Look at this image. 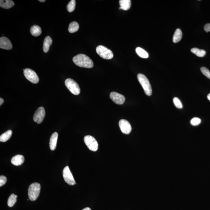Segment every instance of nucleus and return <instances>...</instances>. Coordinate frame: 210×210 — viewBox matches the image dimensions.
<instances>
[{"mask_svg": "<svg viewBox=\"0 0 210 210\" xmlns=\"http://www.w3.org/2000/svg\"><path fill=\"white\" fill-rule=\"evenodd\" d=\"M79 28V25L78 23L76 21H73L70 24L68 27V31L70 33H73L78 31Z\"/></svg>", "mask_w": 210, "mask_h": 210, "instance_id": "22", "label": "nucleus"}, {"mask_svg": "<svg viewBox=\"0 0 210 210\" xmlns=\"http://www.w3.org/2000/svg\"><path fill=\"white\" fill-rule=\"evenodd\" d=\"M12 131L11 130H8L0 136V141L2 142H6L10 139L12 136Z\"/></svg>", "mask_w": 210, "mask_h": 210, "instance_id": "19", "label": "nucleus"}, {"mask_svg": "<svg viewBox=\"0 0 210 210\" xmlns=\"http://www.w3.org/2000/svg\"><path fill=\"white\" fill-rule=\"evenodd\" d=\"M76 3L75 0H72L70 1L67 6V10L68 12H72L75 9Z\"/></svg>", "mask_w": 210, "mask_h": 210, "instance_id": "25", "label": "nucleus"}, {"mask_svg": "<svg viewBox=\"0 0 210 210\" xmlns=\"http://www.w3.org/2000/svg\"><path fill=\"white\" fill-rule=\"evenodd\" d=\"M18 196L13 193L10 196L8 201V205L9 207H12L14 206L17 202V198Z\"/></svg>", "mask_w": 210, "mask_h": 210, "instance_id": "24", "label": "nucleus"}, {"mask_svg": "<svg viewBox=\"0 0 210 210\" xmlns=\"http://www.w3.org/2000/svg\"><path fill=\"white\" fill-rule=\"evenodd\" d=\"M4 102V100L2 98H0V105H2Z\"/></svg>", "mask_w": 210, "mask_h": 210, "instance_id": "31", "label": "nucleus"}, {"mask_svg": "<svg viewBox=\"0 0 210 210\" xmlns=\"http://www.w3.org/2000/svg\"><path fill=\"white\" fill-rule=\"evenodd\" d=\"M39 2H45L46 1L45 0H39Z\"/></svg>", "mask_w": 210, "mask_h": 210, "instance_id": "34", "label": "nucleus"}, {"mask_svg": "<svg viewBox=\"0 0 210 210\" xmlns=\"http://www.w3.org/2000/svg\"><path fill=\"white\" fill-rule=\"evenodd\" d=\"M7 182V178L4 175L0 176V186L1 187L5 185Z\"/></svg>", "mask_w": 210, "mask_h": 210, "instance_id": "29", "label": "nucleus"}, {"mask_svg": "<svg viewBox=\"0 0 210 210\" xmlns=\"http://www.w3.org/2000/svg\"><path fill=\"white\" fill-rule=\"evenodd\" d=\"M119 3L120 7V9L128 10L131 7V0H120Z\"/></svg>", "mask_w": 210, "mask_h": 210, "instance_id": "18", "label": "nucleus"}, {"mask_svg": "<svg viewBox=\"0 0 210 210\" xmlns=\"http://www.w3.org/2000/svg\"><path fill=\"white\" fill-rule=\"evenodd\" d=\"M72 60L76 65L81 68H91L94 66L92 60L84 54H78L74 57Z\"/></svg>", "mask_w": 210, "mask_h": 210, "instance_id": "1", "label": "nucleus"}, {"mask_svg": "<svg viewBox=\"0 0 210 210\" xmlns=\"http://www.w3.org/2000/svg\"><path fill=\"white\" fill-rule=\"evenodd\" d=\"M182 32L181 30L178 28L174 33L173 37V41L174 43H177L181 41L182 38Z\"/></svg>", "mask_w": 210, "mask_h": 210, "instance_id": "20", "label": "nucleus"}, {"mask_svg": "<svg viewBox=\"0 0 210 210\" xmlns=\"http://www.w3.org/2000/svg\"><path fill=\"white\" fill-rule=\"evenodd\" d=\"M207 98H208V99L210 101V94H208V96H207Z\"/></svg>", "mask_w": 210, "mask_h": 210, "instance_id": "33", "label": "nucleus"}, {"mask_svg": "<svg viewBox=\"0 0 210 210\" xmlns=\"http://www.w3.org/2000/svg\"><path fill=\"white\" fill-rule=\"evenodd\" d=\"M110 97L113 102L119 105L123 104L125 100V97L123 95L116 92H111Z\"/></svg>", "mask_w": 210, "mask_h": 210, "instance_id": "11", "label": "nucleus"}, {"mask_svg": "<svg viewBox=\"0 0 210 210\" xmlns=\"http://www.w3.org/2000/svg\"><path fill=\"white\" fill-rule=\"evenodd\" d=\"M137 78L140 84L143 88L146 94L148 96L151 95L152 93V88L148 79L142 74H138L137 76Z\"/></svg>", "mask_w": 210, "mask_h": 210, "instance_id": "2", "label": "nucleus"}, {"mask_svg": "<svg viewBox=\"0 0 210 210\" xmlns=\"http://www.w3.org/2000/svg\"><path fill=\"white\" fill-rule=\"evenodd\" d=\"M41 191L40 184L34 182L30 186L28 189V196L31 201H34L38 198Z\"/></svg>", "mask_w": 210, "mask_h": 210, "instance_id": "3", "label": "nucleus"}, {"mask_svg": "<svg viewBox=\"0 0 210 210\" xmlns=\"http://www.w3.org/2000/svg\"><path fill=\"white\" fill-rule=\"evenodd\" d=\"M15 5L13 1L11 0H1L0 1V6L1 8L8 9L12 8Z\"/></svg>", "mask_w": 210, "mask_h": 210, "instance_id": "15", "label": "nucleus"}, {"mask_svg": "<svg viewBox=\"0 0 210 210\" xmlns=\"http://www.w3.org/2000/svg\"><path fill=\"white\" fill-rule=\"evenodd\" d=\"M24 75L27 79L34 84H37L39 81V78L36 72L30 68L24 69Z\"/></svg>", "mask_w": 210, "mask_h": 210, "instance_id": "7", "label": "nucleus"}, {"mask_svg": "<svg viewBox=\"0 0 210 210\" xmlns=\"http://www.w3.org/2000/svg\"><path fill=\"white\" fill-rule=\"evenodd\" d=\"M25 158L23 155H17L13 157L11 160V162L13 165L19 166L24 163Z\"/></svg>", "mask_w": 210, "mask_h": 210, "instance_id": "14", "label": "nucleus"}, {"mask_svg": "<svg viewBox=\"0 0 210 210\" xmlns=\"http://www.w3.org/2000/svg\"><path fill=\"white\" fill-rule=\"evenodd\" d=\"M84 142L86 145L90 150L93 151H96L98 149V144L96 140L91 135H87L84 137Z\"/></svg>", "mask_w": 210, "mask_h": 210, "instance_id": "6", "label": "nucleus"}, {"mask_svg": "<svg viewBox=\"0 0 210 210\" xmlns=\"http://www.w3.org/2000/svg\"><path fill=\"white\" fill-rule=\"evenodd\" d=\"M173 102L175 106L177 108L179 109H182V104L180 100L178 98H174L173 99Z\"/></svg>", "mask_w": 210, "mask_h": 210, "instance_id": "26", "label": "nucleus"}, {"mask_svg": "<svg viewBox=\"0 0 210 210\" xmlns=\"http://www.w3.org/2000/svg\"><path fill=\"white\" fill-rule=\"evenodd\" d=\"M201 72L206 76L207 78L210 79V71L205 67H202L201 68Z\"/></svg>", "mask_w": 210, "mask_h": 210, "instance_id": "27", "label": "nucleus"}, {"mask_svg": "<svg viewBox=\"0 0 210 210\" xmlns=\"http://www.w3.org/2000/svg\"><path fill=\"white\" fill-rule=\"evenodd\" d=\"M97 53L104 59L110 60L113 57L114 55L112 51L106 47L102 45H99L97 47Z\"/></svg>", "mask_w": 210, "mask_h": 210, "instance_id": "4", "label": "nucleus"}, {"mask_svg": "<svg viewBox=\"0 0 210 210\" xmlns=\"http://www.w3.org/2000/svg\"><path fill=\"white\" fill-rule=\"evenodd\" d=\"M191 51L193 53L200 57H202L205 56L206 54V51L204 50L199 49L198 48H193L191 50Z\"/></svg>", "mask_w": 210, "mask_h": 210, "instance_id": "21", "label": "nucleus"}, {"mask_svg": "<svg viewBox=\"0 0 210 210\" xmlns=\"http://www.w3.org/2000/svg\"><path fill=\"white\" fill-rule=\"evenodd\" d=\"M52 43V40L49 36L46 37L44 40L43 50L44 52L47 53L49 51L50 47Z\"/></svg>", "mask_w": 210, "mask_h": 210, "instance_id": "16", "label": "nucleus"}, {"mask_svg": "<svg viewBox=\"0 0 210 210\" xmlns=\"http://www.w3.org/2000/svg\"><path fill=\"white\" fill-rule=\"evenodd\" d=\"M204 31L207 32H209L210 31V24H207L204 25Z\"/></svg>", "mask_w": 210, "mask_h": 210, "instance_id": "30", "label": "nucleus"}, {"mask_svg": "<svg viewBox=\"0 0 210 210\" xmlns=\"http://www.w3.org/2000/svg\"><path fill=\"white\" fill-rule=\"evenodd\" d=\"M45 109L43 107H39L34 113V121L38 124L41 123L45 118Z\"/></svg>", "mask_w": 210, "mask_h": 210, "instance_id": "9", "label": "nucleus"}, {"mask_svg": "<svg viewBox=\"0 0 210 210\" xmlns=\"http://www.w3.org/2000/svg\"><path fill=\"white\" fill-rule=\"evenodd\" d=\"M58 138V134L56 132H54L51 135L50 141V147L51 150H55L56 148Z\"/></svg>", "mask_w": 210, "mask_h": 210, "instance_id": "13", "label": "nucleus"}, {"mask_svg": "<svg viewBox=\"0 0 210 210\" xmlns=\"http://www.w3.org/2000/svg\"><path fill=\"white\" fill-rule=\"evenodd\" d=\"M12 47L11 41L8 38L5 37H1L0 38V48L1 49L10 50Z\"/></svg>", "mask_w": 210, "mask_h": 210, "instance_id": "12", "label": "nucleus"}, {"mask_svg": "<svg viewBox=\"0 0 210 210\" xmlns=\"http://www.w3.org/2000/svg\"><path fill=\"white\" fill-rule=\"evenodd\" d=\"M63 176L65 182L68 185L72 186L76 184L74 177L68 166H67L64 168L63 171Z\"/></svg>", "mask_w": 210, "mask_h": 210, "instance_id": "8", "label": "nucleus"}, {"mask_svg": "<svg viewBox=\"0 0 210 210\" xmlns=\"http://www.w3.org/2000/svg\"><path fill=\"white\" fill-rule=\"evenodd\" d=\"M119 125L121 132L124 134H128L132 131L131 124L125 120H121L119 121Z\"/></svg>", "mask_w": 210, "mask_h": 210, "instance_id": "10", "label": "nucleus"}, {"mask_svg": "<svg viewBox=\"0 0 210 210\" xmlns=\"http://www.w3.org/2000/svg\"><path fill=\"white\" fill-rule=\"evenodd\" d=\"M30 32L33 36L38 37L41 35L42 30L39 26L34 25L31 27Z\"/></svg>", "mask_w": 210, "mask_h": 210, "instance_id": "17", "label": "nucleus"}, {"mask_svg": "<svg viewBox=\"0 0 210 210\" xmlns=\"http://www.w3.org/2000/svg\"><path fill=\"white\" fill-rule=\"evenodd\" d=\"M83 210H91V209H90V208H84V209Z\"/></svg>", "mask_w": 210, "mask_h": 210, "instance_id": "32", "label": "nucleus"}, {"mask_svg": "<svg viewBox=\"0 0 210 210\" xmlns=\"http://www.w3.org/2000/svg\"><path fill=\"white\" fill-rule=\"evenodd\" d=\"M136 53L140 57L142 58H148L149 54L147 51L142 48L138 47L135 50Z\"/></svg>", "mask_w": 210, "mask_h": 210, "instance_id": "23", "label": "nucleus"}, {"mask_svg": "<svg viewBox=\"0 0 210 210\" xmlns=\"http://www.w3.org/2000/svg\"><path fill=\"white\" fill-rule=\"evenodd\" d=\"M201 122V120L199 118L195 117L191 119L190 123L191 125L193 126L199 125Z\"/></svg>", "mask_w": 210, "mask_h": 210, "instance_id": "28", "label": "nucleus"}, {"mask_svg": "<svg viewBox=\"0 0 210 210\" xmlns=\"http://www.w3.org/2000/svg\"><path fill=\"white\" fill-rule=\"evenodd\" d=\"M65 85L68 90L72 94L75 95H78L80 93V88L78 83L73 79L68 78L65 81Z\"/></svg>", "mask_w": 210, "mask_h": 210, "instance_id": "5", "label": "nucleus"}]
</instances>
